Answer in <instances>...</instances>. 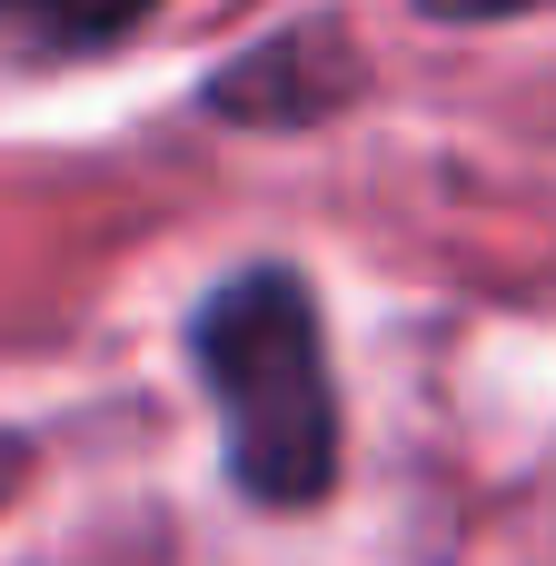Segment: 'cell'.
Instances as JSON below:
<instances>
[{
    "label": "cell",
    "instance_id": "6da1fadb",
    "mask_svg": "<svg viewBox=\"0 0 556 566\" xmlns=\"http://www.w3.org/2000/svg\"><path fill=\"white\" fill-rule=\"evenodd\" d=\"M189 348L219 398L229 478L259 507H318L338 488V388H328V338H318L308 279L298 269L219 279Z\"/></svg>",
    "mask_w": 556,
    "mask_h": 566
},
{
    "label": "cell",
    "instance_id": "7a4b0ae2",
    "mask_svg": "<svg viewBox=\"0 0 556 566\" xmlns=\"http://www.w3.org/2000/svg\"><path fill=\"white\" fill-rule=\"evenodd\" d=\"M20 30H40V40H109V30H129L149 0H0Z\"/></svg>",
    "mask_w": 556,
    "mask_h": 566
},
{
    "label": "cell",
    "instance_id": "3957f363",
    "mask_svg": "<svg viewBox=\"0 0 556 566\" xmlns=\"http://www.w3.org/2000/svg\"><path fill=\"white\" fill-rule=\"evenodd\" d=\"M428 20H517V10H537V0H418Z\"/></svg>",
    "mask_w": 556,
    "mask_h": 566
},
{
    "label": "cell",
    "instance_id": "277c9868",
    "mask_svg": "<svg viewBox=\"0 0 556 566\" xmlns=\"http://www.w3.org/2000/svg\"><path fill=\"white\" fill-rule=\"evenodd\" d=\"M20 458H30V448H20V438H0V497L20 488Z\"/></svg>",
    "mask_w": 556,
    "mask_h": 566
}]
</instances>
